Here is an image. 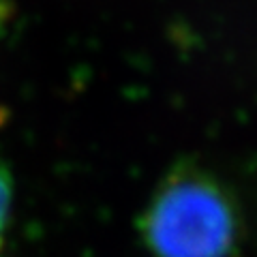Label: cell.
Masks as SVG:
<instances>
[{"instance_id": "cell-1", "label": "cell", "mask_w": 257, "mask_h": 257, "mask_svg": "<svg viewBox=\"0 0 257 257\" xmlns=\"http://www.w3.org/2000/svg\"><path fill=\"white\" fill-rule=\"evenodd\" d=\"M140 236L155 257H225L238 238L234 199L208 172L178 165L152 193Z\"/></svg>"}, {"instance_id": "cell-2", "label": "cell", "mask_w": 257, "mask_h": 257, "mask_svg": "<svg viewBox=\"0 0 257 257\" xmlns=\"http://www.w3.org/2000/svg\"><path fill=\"white\" fill-rule=\"evenodd\" d=\"M13 210V176L7 165V161L0 157V246L7 234Z\"/></svg>"}, {"instance_id": "cell-3", "label": "cell", "mask_w": 257, "mask_h": 257, "mask_svg": "<svg viewBox=\"0 0 257 257\" xmlns=\"http://www.w3.org/2000/svg\"><path fill=\"white\" fill-rule=\"evenodd\" d=\"M0 257H3V255H0Z\"/></svg>"}]
</instances>
